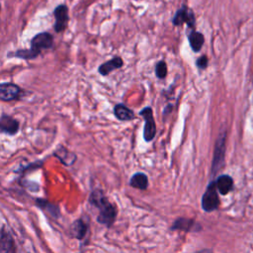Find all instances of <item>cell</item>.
<instances>
[{
  "label": "cell",
  "instance_id": "cell-17",
  "mask_svg": "<svg viewBox=\"0 0 253 253\" xmlns=\"http://www.w3.org/2000/svg\"><path fill=\"white\" fill-rule=\"evenodd\" d=\"M188 40L190 42V45L192 47V49L196 52L200 51V49L202 48L205 39L203 34L199 33V32H192L189 36H188Z\"/></svg>",
  "mask_w": 253,
  "mask_h": 253
},
{
  "label": "cell",
  "instance_id": "cell-20",
  "mask_svg": "<svg viewBox=\"0 0 253 253\" xmlns=\"http://www.w3.org/2000/svg\"><path fill=\"white\" fill-rule=\"evenodd\" d=\"M197 66L201 69H204L208 66V57L206 55H202L197 59Z\"/></svg>",
  "mask_w": 253,
  "mask_h": 253
},
{
  "label": "cell",
  "instance_id": "cell-10",
  "mask_svg": "<svg viewBox=\"0 0 253 253\" xmlns=\"http://www.w3.org/2000/svg\"><path fill=\"white\" fill-rule=\"evenodd\" d=\"M171 229L172 230L180 229V230H186V231H197V230L201 229V225L192 219L178 218L172 225Z\"/></svg>",
  "mask_w": 253,
  "mask_h": 253
},
{
  "label": "cell",
  "instance_id": "cell-3",
  "mask_svg": "<svg viewBox=\"0 0 253 253\" xmlns=\"http://www.w3.org/2000/svg\"><path fill=\"white\" fill-rule=\"evenodd\" d=\"M218 205L219 200L217 196V189L215 186V181H212L208 185L207 190L202 197V208L205 211L210 212L216 210Z\"/></svg>",
  "mask_w": 253,
  "mask_h": 253
},
{
  "label": "cell",
  "instance_id": "cell-7",
  "mask_svg": "<svg viewBox=\"0 0 253 253\" xmlns=\"http://www.w3.org/2000/svg\"><path fill=\"white\" fill-rule=\"evenodd\" d=\"M21 88L14 83H1L0 84V100L4 102H11L19 99L21 96Z\"/></svg>",
  "mask_w": 253,
  "mask_h": 253
},
{
  "label": "cell",
  "instance_id": "cell-11",
  "mask_svg": "<svg viewBox=\"0 0 253 253\" xmlns=\"http://www.w3.org/2000/svg\"><path fill=\"white\" fill-rule=\"evenodd\" d=\"M124 64V61L121 57L117 56V57H114L106 62H104L103 64H101L98 68V71L101 75H108L109 73H111L113 70L115 69H118V68H121Z\"/></svg>",
  "mask_w": 253,
  "mask_h": 253
},
{
  "label": "cell",
  "instance_id": "cell-15",
  "mask_svg": "<svg viewBox=\"0 0 253 253\" xmlns=\"http://www.w3.org/2000/svg\"><path fill=\"white\" fill-rule=\"evenodd\" d=\"M114 114L120 121H130L134 119V113L123 104H117L115 106Z\"/></svg>",
  "mask_w": 253,
  "mask_h": 253
},
{
  "label": "cell",
  "instance_id": "cell-2",
  "mask_svg": "<svg viewBox=\"0 0 253 253\" xmlns=\"http://www.w3.org/2000/svg\"><path fill=\"white\" fill-rule=\"evenodd\" d=\"M53 44V37L47 32L37 34L31 41V48L29 49H18L13 53V56L22 59H34L38 57L41 52L44 49H48Z\"/></svg>",
  "mask_w": 253,
  "mask_h": 253
},
{
  "label": "cell",
  "instance_id": "cell-4",
  "mask_svg": "<svg viewBox=\"0 0 253 253\" xmlns=\"http://www.w3.org/2000/svg\"><path fill=\"white\" fill-rule=\"evenodd\" d=\"M225 138L226 132H222L219 134L218 138L216 139L214 152H213V159L211 163V174L213 175L216 171H218L224 162V152H225Z\"/></svg>",
  "mask_w": 253,
  "mask_h": 253
},
{
  "label": "cell",
  "instance_id": "cell-14",
  "mask_svg": "<svg viewBox=\"0 0 253 253\" xmlns=\"http://www.w3.org/2000/svg\"><path fill=\"white\" fill-rule=\"evenodd\" d=\"M70 229H71V235L74 238L82 239L85 237L87 233L88 224L83 219H77L72 223Z\"/></svg>",
  "mask_w": 253,
  "mask_h": 253
},
{
  "label": "cell",
  "instance_id": "cell-1",
  "mask_svg": "<svg viewBox=\"0 0 253 253\" xmlns=\"http://www.w3.org/2000/svg\"><path fill=\"white\" fill-rule=\"evenodd\" d=\"M89 203L99 210V214L97 216V221L99 223L107 226H111L114 223L117 216V209L109 202L101 190H94L91 193Z\"/></svg>",
  "mask_w": 253,
  "mask_h": 253
},
{
  "label": "cell",
  "instance_id": "cell-21",
  "mask_svg": "<svg viewBox=\"0 0 253 253\" xmlns=\"http://www.w3.org/2000/svg\"><path fill=\"white\" fill-rule=\"evenodd\" d=\"M0 10H1V4H0Z\"/></svg>",
  "mask_w": 253,
  "mask_h": 253
},
{
  "label": "cell",
  "instance_id": "cell-18",
  "mask_svg": "<svg viewBox=\"0 0 253 253\" xmlns=\"http://www.w3.org/2000/svg\"><path fill=\"white\" fill-rule=\"evenodd\" d=\"M54 155L65 165H70L73 163L72 160H70L69 158L67 157H71V156H74V154L68 152L65 148H61V149H57L54 153Z\"/></svg>",
  "mask_w": 253,
  "mask_h": 253
},
{
  "label": "cell",
  "instance_id": "cell-9",
  "mask_svg": "<svg viewBox=\"0 0 253 253\" xmlns=\"http://www.w3.org/2000/svg\"><path fill=\"white\" fill-rule=\"evenodd\" d=\"M183 23H186L191 28L195 26L194 13L191 10H189L186 6L179 9L173 18V24L175 26H180Z\"/></svg>",
  "mask_w": 253,
  "mask_h": 253
},
{
  "label": "cell",
  "instance_id": "cell-6",
  "mask_svg": "<svg viewBox=\"0 0 253 253\" xmlns=\"http://www.w3.org/2000/svg\"><path fill=\"white\" fill-rule=\"evenodd\" d=\"M53 16H54V25L53 29L56 33L63 32L68 24L69 16H68V7L65 4H59L55 7L53 10Z\"/></svg>",
  "mask_w": 253,
  "mask_h": 253
},
{
  "label": "cell",
  "instance_id": "cell-16",
  "mask_svg": "<svg viewBox=\"0 0 253 253\" xmlns=\"http://www.w3.org/2000/svg\"><path fill=\"white\" fill-rule=\"evenodd\" d=\"M129 185L139 190H145L148 187L147 176L143 173H135L129 180Z\"/></svg>",
  "mask_w": 253,
  "mask_h": 253
},
{
  "label": "cell",
  "instance_id": "cell-12",
  "mask_svg": "<svg viewBox=\"0 0 253 253\" xmlns=\"http://www.w3.org/2000/svg\"><path fill=\"white\" fill-rule=\"evenodd\" d=\"M215 186L221 195H226L232 189L233 180L228 175H220L215 180Z\"/></svg>",
  "mask_w": 253,
  "mask_h": 253
},
{
  "label": "cell",
  "instance_id": "cell-5",
  "mask_svg": "<svg viewBox=\"0 0 253 253\" xmlns=\"http://www.w3.org/2000/svg\"><path fill=\"white\" fill-rule=\"evenodd\" d=\"M139 115L144 118L145 125H144V129H143V138L145 141L149 142L151 141L156 133V126H155V121L153 118V112L150 107L143 108L140 112Z\"/></svg>",
  "mask_w": 253,
  "mask_h": 253
},
{
  "label": "cell",
  "instance_id": "cell-13",
  "mask_svg": "<svg viewBox=\"0 0 253 253\" xmlns=\"http://www.w3.org/2000/svg\"><path fill=\"white\" fill-rule=\"evenodd\" d=\"M14 240L9 232L6 230L0 231V252H14Z\"/></svg>",
  "mask_w": 253,
  "mask_h": 253
},
{
  "label": "cell",
  "instance_id": "cell-19",
  "mask_svg": "<svg viewBox=\"0 0 253 253\" xmlns=\"http://www.w3.org/2000/svg\"><path fill=\"white\" fill-rule=\"evenodd\" d=\"M155 73H156V76L160 79H163L165 78L166 74H167V65L165 63V61L163 60H160L156 66H155Z\"/></svg>",
  "mask_w": 253,
  "mask_h": 253
},
{
  "label": "cell",
  "instance_id": "cell-8",
  "mask_svg": "<svg viewBox=\"0 0 253 253\" xmlns=\"http://www.w3.org/2000/svg\"><path fill=\"white\" fill-rule=\"evenodd\" d=\"M19 122L11 116L3 114L0 117V133L14 135L19 131Z\"/></svg>",
  "mask_w": 253,
  "mask_h": 253
}]
</instances>
